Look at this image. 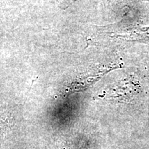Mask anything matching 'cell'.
Wrapping results in <instances>:
<instances>
[{
  "label": "cell",
  "mask_w": 149,
  "mask_h": 149,
  "mask_svg": "<svg viewBox=\"0 0 149 149\" xmlns=\"http://www.w3.org/2000/svg\"><path fill=\"white\" fill-rule=\"evenodd\" d=\"M144 90L137 78L133 77L123 80L122 83L113 88L107 95L108 99L120 103L137 101L144 97Z\"/></svg>",
  "instance_id": "1"
},
{
  "label": "cell",
  "mask_w": 149,
  "mask_h": 149,
  "mask_svg": "<svg viewBox=\"0 0 149 149\" xmlns=\"http://www.w3.org/2000/svg\"><path fill=\"white\" fill-rule=\"evenodd\" d=\"M55 149H70V148L66 146H59V147H57V148H55Z\"/></svg>",
  "instance_id": "3"
},
{
  "label": "cell",
  "mask_w": 149,
  "mask_h": 149,
  "mask_svg": "<svg viewBox=\"0 0 149 149\" xmlns=\"http://www.w3.org/2000/svg\"><path fill=\"white\" fill-rule=\"evenodd\" d=\"M10 128V120L8 113L0 115V148L5 141Z\"/></svg>",
  "instance_id": "2"
}]
</instances>
